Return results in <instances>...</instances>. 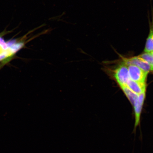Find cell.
<instances>
[{
  "label": "cell",
  "mask_w": 153,
  "mask_h": 153,
  "mask_svg": "<svg viewBox=\"0 0 153 153\" xmlns=\"http://www.w3.org/2000/svg\"><path fill=\"white\" fill-rule=\"evenodd\" d=\"M114 76L119 85H126L130 79L128 66L123 62L120 65L114 72Z\"/></svg>",
  "instance_id": "cell-1"
},
{
  "label": "cell",
  "mask_w": 153,
  "mask_h": 153,
  "mask_svg": "<svg viewBox=\"0 0 153 153\" xmlns=\"http://www.w3.org/2000/svg\"><path fill=\"white\" fill-rule=\"evenodd\" d=\"M127 66L130 79L141 83H146L148 73L143 71L134 65H129Z\"/></svg>",
  "instance_id": "cell-2"
},
{
  "label": "cell",
  "mask_w": 153,
  "mask_h": 153,
  "mask_svg": "<svg viewBox=\"0 0 153 153\" xmlns=\"http://www.w3.org/2000/svg\"><path fill=\"white\" fill-rule=\"evenodd\" d=\"M145 92L139 95L138 98L133 106L135 119L134 131H135L137 127L140 126L141 115L145 100Z\"/></svg>",
  "instance_id": "cell-3"
},
{
  "label": "cell",
  "mask_w": 153,
  "mask_h": 153,
  "mask_svg": "<svg viewBox=\"0 0 153 153\" xmlns=\"http://www.w3.org/2000/svg\"><path fill=\"white\" fill-rule=\"evenodd\" d=\"M123 60L124 64L127 65H134L148 73L150 71H152V67L150 65L139 56L129 58H124Z\"/></svg>",
  "instance_id": "cell-4"
},
{
  "label": "cell",
  "mask_w": 153,
  "mask_h": 153,
  "mask_svg": "<svg viewBox=\"0 0 153 153\" xmlns=\"http://www.w3.org/2000/svg\"><path fill=\"white\" fill-rule=\"evenodd\" d=\"M126 85L131 90L138 95L146 91V83L133 81L130 79L128 81Z\"/></svg>",
  "instance_id": "cell-5"
},
{
  "label": "cell",
  "mask_w": 153,
  "mask_h": 153,
  "mask_svg": "<svg viewBox=\"0 0 153 153\" xmlns=\"http://www.w3.org/2000/svg\"><path fill=\"white\" fill-rule=\"evenodd\" d=\"M149 33L145 44L144 52L151 53L153 52V14L152 20H149Z\"/></svg>",
  "instance_id": "cell-6"
},
{
  "label": "cell",
  "mask_w": 153,
  "mask_h": 153,
  "mask_svg": "<svg viewBox=\"0 0 153 153\" xmlns=\"http://www.w3.org/2000/svg\"><path fill=\"white\" fill-rule=\"evenodd\" d=\"M120 86L133 107L138 98L139 95L131 90L126 85H122Z\"/></svg>",
  "instance_id": "cell-7"
},
{
  "label": "cell",
  "mask_w": 153,
  "mask_h": 153,
  "mask_svg": "<svg viewBox=\"0 0 153 153\" xmlns=\"http://www.w3.org/2000/svg\"><path fill=\"white\" fill-rule=\"evenodd\" d=\"M139 56L146 61V62L152 67L153 71V56L150 53H143Z\"/></svg>",
  "instance_id": "cell-8"
},
{
  "label": "cell",
  "mask_w": 153,
  "mask_h": 153,
  "mask_svg": "<svg viewBox=\"0 0 153 153\" xmlns=\"http://www.w3.org/2000/svg\"><path fill=\"white\" fill-rule=\"evenodd\" d=\"M24 44L23 43H19L14 44V45H11L9 48V50L12 54H14L20 49L23 47Z\"/></svg>",
  "instance_id": "cell-9"
},
{
  "label": "cell",
  "mask_w": 153,
  "mask_h": 153,
  "mask_svg": "<svg viewBox=\"0 0 153 153\" xmlns=\"http://www.w3.org/2000/svg\"><path fill=\"white\" fill-rule=\"evenodd\" d=\"M10 51L9 50V49L7 50L4 51L3 52L0 53V61L3 60L12 55Z\"/></svg>",
  "instance_id": "cell-10"
},
{
  "label": "cell",
  "mask_w": 153,
  "mask_h": 153,
  "mask_svg": "<svg viewBox=\"0 0 153 153\" xmlns=\"http://www.w3.org/2000/svg\"><path fill=\"white\" fill-rule=\"evenodd\" d=\"M0 46H1L4 50L5 51L8 49V47L4 40L0 37Z\"/></svg>",
  "instance_id": "cell-11"
},
{
  "label": "cell",
  "mask_w": 153,
  "mask_h": 153,
  "mask_svg": "<svg viewBox=\"0 0 153 153\" xmlns=\"http://www.w3.org/2000/svg\"><path fill=\"white\" fill-rule=\"evenodd\" d=\"M4 50L2 49V48L1 47V46H0V53H1L2 52H3L4 51Z\"/></svg>",
  "instance_id": "cell-12"
}]
</instances>
